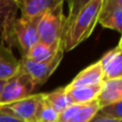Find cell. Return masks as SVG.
Here are the masks:
<instances>
[{"label":"cell","instance_id":"6da1fadb","mask_svg":"<svg viewBox=\"0 0 122 122\" xmlns=\"http://www.w3.org/2000/svg\"><path fill=\"white\" fill-rule=\"evenodd\" d=\"M102 1L103 0H90L72 19H65L61 39V46L64 53L71 51L91 36L99 24Z\"/></svg>","mask_w":122,"mask_h":122},{"label":"cell","instance_id":"7a4b0ae2","mask_svg":"<svg viewBox=\"0 0 122 122\" xmlns=\"http://www.w3.org/2000/svg\"><path fill=\"white\" fill-rule=\"evenodd\" d=\"M63 4L64 2L47 11L39 19L36 30L39 40L43 44L56 45L61 43L66 19L63 13Z\"/></svg>","mask_w":122,"mask_h":122},{"label":"cell","instance_id":"3957f363","mask_svg":"<svg viewBox=\"0 0 122 122\" xmlns=\"http://www.w3.org/2000/svg\"><path fill=\"white\" fill-rule=\"evenodd\" d=\"M63 55H64V51L61 47L51 59L44 62H33L25 58H21L19 60V70L31 78L36 88L38 89L39 87L44 85L51 76V74L57 70L60 62L62 61Z\"/></svg>","mask_w":122,"mask_h":122},{"label":"cell","instance_id":"277c9868","mask_svg":"<svg viewBox=\"0 0 122 122\" xmlns=\"http://www.w3.org/2000/svg\"><path fill=\"white\" fill-rule=\"evenodd\" d=\"M36 89L31 78L19 70L14 76L4 81L0 92V105L25 99L33 94Z\"/></svg>","mask_w":122,"mask_h":122},{"label":"cell","instance_id":"5b68a950","mask_svg":"<svg viewBox=\"0 0 122 122\" xmlns=\"http://www.w3.org/2000/svg\"><path fill=\"white\" fill-rule=\"evenodd\" d=\"M44 93H33L25 99L0 105V112L8 114L21 122H36Z\"/></svg>","mask_w":122,"mask_h":122},{"label":"cell","instance_id":"8992f818","mask_svg":"<svg viewBox=\"0 0 122 122\" xmlns=\"http://www.w3.org/2000/svg\"><path fill=\"white\" fill-rule=\"evenodd\" d=\"M40 18H26L19 17L13 24V34L23 53V57L40 42L38 34V21Z\"/></svg>","mask_w":122,"mask_h":122},{"label":"cell","instance_id":"52a82bcc","mask_svg":"<svg viewBox=\"0 0 122 122\" xmlns=\"http://www.w3.org/2000/svg\"><path fill=\"white\" fill-rule=\"evenodd\" d=\"M99 24L118 33L122 32V0H103Z\"/></svg>","mask_w":122,"mask_h":122},{"label":"cell","instance_id":"ba28073f","mask_svg":"<svg viewBox=\"0 0 122 122\" xmlns=\"http://www.w3.org/2000/svg\"><path fill=\"white\" fill-rule=\"evenodd\" d=\"M121 41L116 47L110 49L101 58L102 71H103L104 80L107 79H118L122 78V47Z\"/></svg>","mask_w":122,"mask_h":122},{"label":"cell","instance_id":"9c48e42d","mask_svg":"<svg viewBox=\"0 0 122 122\" xmlns=\"http://www.w3.org/2000/svg\"><path fill=\"white\" fill-rule=\"evenodd\" d=\"M62 2H64V0H21L18 8L20 9L21 17L40 18L47 11Z\"/></svg>","mask_w":122,"mask_h":122},{"label":"cell","instance_id":"30bf717a","mask_svg":"<svg viewBox=\"0 0 122 122\" xmlns=\"http://www.w3.org/2000/svg\"><path fill=\"white\" fill-rule=\"evenodd\" d=\"M104 80L100 61L90 64L85 70L77 74L73 80L66 86V88H76L82 86H97L101 85Z\"/></svg>","mask_w":122,"mask_h":122},{"label":"cell","instance_id":"8fae6325","mask_svg":"<svg viewBox=\"0 0 122 122\" xmlns=\"http://www.w3.org/2000/svg\"><path fill=\"white\" fill-rule=\"evenodd\" d=\"M122 101V78L103 80L97 97L99 107Z\"/></svg>","mask_w":122,"mask_h":122},{"label":"cell","instance_id":"7c38bea8","mask_svg":"<svg viewBox=\"0 0 122 122\" xmlns=\"http://www.w3.org/2000/svg\"><path fill=\"white\" fill-rule=\"evenodd\" d=\"M102 85V84H101ZM101 85L97 86H82L76 88H66L65 90L73 104H87L97 101L101 90Z\"/></svg>","mask_w":122,"mask_h":122},{"label":"cell","instance_id":"4fadbf2b","mask_svg":"<svg viewBox=\"0 0 122 122\" xmlns=\"http://www.w3.org/2000/svg\"><path fill=\"white\" fill-rule=\"evenodd\" d=\"M19 71V60L9 48L0 44V80H8Z\"/></svg>","mask_w":122,"mask_h":122},{"label":"cell","instance_id":"5bb4252c","mask_svg":"<svg viewBox=\"0 0 122 122\" xmlns=\"http://www.w3.org/2000/svg\"><path fill=\"white\" fill-rule=\"evenodd\" d=\"M61 47V43L56 45H46L39 42L33 47H31V49L23 58L33 62H44L51 59Z\"/></svg>","mask_w":122,"mask_h":122},{"label":"cell","instance_id":"9a60e30c","mask_svg":"<svg viewBox=\"0 0 122 122\" xmlns=\"http://www.w3.org/2000/svg\"><path fill=\"white\" fill-rule=\"evenodd\" d=\"M44 100L58 114H60L66 107L73 104L67 95L65 87H60L49 93H44Z\"/></svg>","mask_w":122,"mask_h":122},{"label":"cell","instance_id":"2e32d148","mask_svg":"<svg viewBox=\"0 0 122 122\" xmlns=\"http://www.w3.org/2000/svg\"><path fill=\"white\" fill-rule=\"evenodd\" d=\"M99 104L97 101L81 104L69 122H90L99 112Z\"/></svg>","mask_w":122,"mask_h":122},{"label":"cell","instance_id":"e0dca14e","mask_svg":"<svg viewBox=\"0 0 122 122\" xmlns=\"http://www.w3.org/2000/svg\"><path fill=\"white\" fill-rule=\"evenodd\" d=\"M58 117H59V114L51 106H49L43 99L36 122H57Z\"/></svg>","mask_w":122,"mask_h":122},{"label":"cell","instance_id":"ac0fdd59","mask_svg":"<svg viewBox=\"0 0 122 122\" xmlns=\"http://www.w3.org/2000/svg\"><path fill=\"white\" fill-rule=\"evenodd\" d=\"M122 101L116 102L112 104H108L103 107L99 108L97 115L103 117H107V118L112 119H118V120H122Z\"/></svg>","mask_w":122,"mask_h":122},{"label":"cell","instance_id":"d6986e66","mask_svg":"<svg viewBox=\"0 0 122 122\" xmlns=\"http://www.w3.org/2000/svg\"><path fill=\"white\" fill-rule=\"evenodd\" d=\"M69 6V14L66 16V20L72 19L78 12L80 11V9L87 4L90 0H65Z\"/></svg>","mask_w":122,"mask_h":122},{"label":"cell","instance_id":"ffe728a7","mask_svg":"<svg viewBox=\"0 0 122 122\" xmlns=\"http://www.w3.org/2000/svg\"><path fill=\"white\" fill-rule=\"evenodd\" d=\"M90 122H122V120H118V119H112V118H107V117H103L100 115H95L93 117V119Z\"/></svg>","mask_w":122,"mask_h":122},{"label":"cell","instance_id":"44dd1931","mask_svg":"<svg viewBox=\"0 0 122 122\" xmlns=\"http://www.w3.org/2000/svg\"><path fill=\"white\" fill-rule=\"evenodd\" d=\"M0 122H21V121L14 118V117L10 116V115L0 112Z\"/></svg>","mask_w":122,"mask_h":122},{"label":"cell","instance_id":"7402d4cb","mask_svg":"<svg viewBox=\"0 0 122 122\" xmlns=\"http://www.w3.org/2000/svg\"><path fill=\"white\" fill-rule=\"evenodd\" d=\"M20 1H21V0H13V2H14V4H15L16 6H18V5H19Z\"/></svg>","mask_w":122,"mask_h":122},{"label":"cell","instance_id":"603a6c76","mask_svg":"<svg viewBox=\"0 0 122 122\" xmlns=\"http://www.w3.org/2000/svg\"><path fill=\"white\" fill-rule=\"evenodd\" d=\"M4 81H5V80H0V92H1V89L4 85Z\"/></svg>","mask_w":122,"mask_h":122},{"label":"cell","instance_id":"cb8c5ba5","mask_svg":"<svg viewBox=\"0 0 122 122\" xmlns=\"http://www.w3.org/2000/svg\"><path fill=\"white\" fill-rule=\"evenodd\" d=\"M0 1H9V2H13V0H0ZM14 3V2H13Z\"/></svg>","mask_w":122,"mask_h":122}]
</instances>
